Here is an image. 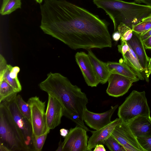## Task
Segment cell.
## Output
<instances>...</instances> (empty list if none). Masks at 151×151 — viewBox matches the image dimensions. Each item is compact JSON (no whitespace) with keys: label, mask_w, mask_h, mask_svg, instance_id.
I'll use <instances>...</instances> for the list:
<instances>
[{"label":"cell","mask_w":151,"mask_h":151,"mask_svg":"<svg viewBox=\"0 0 151 151\" xmlns=\"http://www.w3.org/2000/svg\"><path fill=\"white\" fill-rule=\"evenodd\" d=\"M107 67L111 73L116 74L139 81L137 75L123 60L119 63L108 62Z\"/></svg>","instance_id":"19"},{"label":"cell","mask_w":151,"mask_h":151,"mask_svg":"<svg viewBox=\"0 0 151 151\" xmlns=\"http://www.w3.org/2000/svg\"><path fill=\"white\" fill-rule=\"evenodd\" d=\"M122 56L123 61L136 74L139 80H145L146 81V77L144 70L130 46L129 50Z\"/></svg>","instance_id":"17"},{"label":"cell","mask_w":151,"mask_h":151,"mask_svg":"<svg viewBox=\"0 0 151 151\" xmlns=\"http://www.w3.org/2000/svg\"><path fill=\"white\" fill-rule=\"evenodd\" d=\"M118 106H113L104 113H96L88 110L86 108L83 114L84 121L90 128L96 130H99L109 124L111 117Z\"/></svg>","instance_id":"12"},{"label":"cell","mask_w":151,"mask_h":151,"mask_svg":"<svg viewBox=\"0 0 151 151\" xmlns=\"http://www.w3.org/2000/svg\"><path fill=\"white\" fill-rule=\"evenodd\" d=\"M87 132L77 125L71 128L63 142V151H90L88 146Z\"/></svg>","instance_id":"8"},{"label":"cell","mask_w":151,"mask_h":151,"mask_svg":"<svg viewBox=\"0 0 151 151\" xmlns=\"http://www.w3.org/2000/svg\"><path fill=\"white\" fill-rule=\"evenodd\" d=\"M139 35L142 40L143 42L151 36V29Z\"/></svg>","instance_id":"32"},{"label":"cell","mask_w":151,"mask_h":151,"mask_svg":"<svg viewBox=\"0 0 151 151\" xmlns=\"http://www.w3.org/2000/svg\"><path fill=\"white\" fill-rule=\"evenodd\" d=\"M97 7L103 9L112 21L114 32L123 24L132 28L151 14V6L122 0H93Z\"/></svg>","instance_id":"3"},{"label":"cell","mask_w":151,"mask_h":151,"mask_svg":"<svg viewBox=\"0 0 151 151\" xmlns=\"http://www.w3.org/2000/svg\"><path fill=\"white\" fill-rule=\"evenodd\" d=\"M122 121L119 118H116L103 128L91 131L92 135L88 141V147L90 151L98 145L104 144L105 141L111 135L116 126Z\"/></svg>","instance_id":"14"},{"label":"cell","mask_w":151,"mask_h":151,"mask_svg":"<svg viewBox=\"0 0 151 151\" xmlns=\"http://www.w3.org/2000/svg\"><path fill=\"white\" fill-rule=\"evenodd\" d=\"M142 21H147L151 22V14L146 18L143 19Z\"/></svg>","instance_id":"39"},{"label":"cell","mask_w":151,"mask_h":151,"mask_svg":"<svg viewBox=\"0 0 151 151\" xmlns=\"http://www.w3.org/2000/svg\"><path fill=\"white\" fill-rule=\"evenodd\" d=\"M75 58L86 84L91 87H96L100 81L88 54L83 52H78Z\"/></svg>","instance_id":"11"},{"label":"cell","mask_w":151,"mask_h":151,"mask_svg":"<svg viewBox=\"0 0 151 151\" xmlns=\"http://www.w3.org/2000/svg\"><path fill=\"white\" fill-rule=\"evenodd\" d=\"M20 70L18 66L13 67L8 64L6 70L2 76L0 77V80H4L18 92L21 91L22 89L21 85L17 78V75Z\"/></svg>","instance_id":"20"},{"label":"cell","mask_w":151,"mask_h":151,"mask_svg":"<svg viewBox=\"0 0 151 151\" xmlns=\"http://www.w3.org/2000/svg\"><path fill=\"white\" fill-rule=\"evenodd\" d=\"M69 131V130L67 129L62 128L60 130V134L62 136L65 138L68 134Z\"/></svg>","instance_id":"37"},{"label":"cell","mask_w":151,"mask_h":151,"mask_svg":"<svg viewBox=\"0 0 151 151\" xmlns=\"http://www.w3.org/2000/svg\"><path fill=\"white\" fill-rule=\"evenodd\" d=\"M127 42L137 56L145 73L150 58L146 54L139 35L133 32L132 37Z\"/></svg>","instance_id":"16"},{"label":"cell","mask_w":151,"mask_h":151,"mask_svg":"<svg viewBox=\"0 0 151 151\" xmlns=\"http://www.w3.org/2000/svg\"><path fill=\"white\" fill-rule=\"evenodd\" d=\"M18 93L17 90L4 80H0V102Z\"/></svg>","instance_id":"22"},{"label":"cell","mask_w":151,"mask_h":151,"mask_svg":"<svg viewBox=\"0 0 151 151\" xmlns=\"http://www.w3.org/2000/svg\"><path fill=\"white\" fill-rule=\"evenodd\" d=\"M143 42L145 49H151V36Z\"/></svg>","instance_id":"33"},{"label":"cell","mask_w":151,"mask_h":151,"mask_svg":"<svg viewBox=\"0 0 151 151\" xmlns=\"http://www.w3.org/2000/svg\"><path fill=\"white\" fill-rule=\"evenodd\" d=\"M150 114L145 91L133 90L119 106L117 115L123 122L128 123L138 116H150Z\"/></svg>","instance_id":"5"},{"label":"cell","mask_w":151,"mask_h":151,"mask_svg":"<svg viewBox=\"0 0 151 151\" xmlns=\"http://www.w3.org/2000/svg\"><path fill=\"white\" fill-rule=\"evenodd\" d=\"M40 9L42 30L71 49L112 47L106 24L87 10L66 0H44Z\"/></svg>","instance_id":"1"},{"label":"cell","mask_w":151,"mask_h":151,"mask_svg":"<svg viewBox=\"0 0 151 151\" xmlns=\"http://www.w3.org/2000/svg\"><path fill=\"white\" fill-rule=\"evenodd\" d=\"M50 130L47 129L44 134L37 137H33L32 143L33 151H40L42 150Z\"/></svg>","instance_id":"24"},{"label":"cell","mask_w":151,"mask_h":151,"mask_svg":"<svg viewBox=\"0 0 151 151\" xmlns=\"http://www.w3.org/2000/svg\"><path fill=\"white\" fill-rule=\"evenodd\" d=\"M21 0H3L0 9L2 15L11 14L17 9L21 8Z\"/></svg>","instance_id":"21"},{"label":"cell","mask_w":151,"mask_h":151,"mask_svg":"<svg viewBox=\"0 0 151 151\" xmlns=\"http://www.w3.org/2000/svg\"><path fill=\"white\" fill-rule=\"evenodd\" d=\"M38 3H39V4H41L42 1V0H35Z\"/></svg>","instance_id":"40"},{"label":"cell","mask_w":151,"mask_h":151,"mask_svg":"<svg viewBox=\"0 0 151 151\" xmlns=\"http://www.w3.org/2000/svg\"><path fill=\"white\" fill-rule=\"evenodd\" d=\"M0 144L9 151H30L23 134L7 109L0 103Z\"/></svg>","instance_id":"4"},{"label":"cell","mask_w":151,"mask_h":151,"mask_svg":"<svg viewBox=\"0 0 151 151\" xmlns=\"http://www.w3.org/2000/svg\"><path fill=\"white\" fill-rule=\"evenodd\" d=\"M151 73V58H150L145 73L146 77V81L148 82L149 81V77Z\"/></svg>","instance_id":"31"},{"label":"cell","mask_w":151,"mask_h":151,"mask_svg":"<svg viewBox=\"0 0 151 151\" xmlns=\"http://www.w3.org/2000/svg\"><path fill=\"white\" fill-rule=\"evenodd\" d=\"M6 61L4 57L0 55V77H1L6 70L7 65Z\"/></svg>","instance_id":"30"},{"label":"cell","mask_w":151,"mask_h":151,"mask_svg":"<svg viewBox=\"0 0 151 151\" xmlns=\"http://www.w3.org/2000/svg\"><path fill=\"white\" fill-rule=\"evenodd\" d=\"M135 2L140 4L144 3L146 5L151 6V0H134Z\"/></svg>","instance_id":"35"},{"label":"cell","mask_w":151,"mask_h":151,"mask_svg":"<svg viewBox=\"0 0 151 151\" xmlns=\"http://www.w3.org/2000/svg\"><path fill=\"white\" fill-rule=\"evenodd\" d=\"M116 31L120 33L121 40H129L132 37L133 34L132 29L123 24H121L118 26Z\"/></svg>","instance_id":"25"},{"label":"cell","mask_w":151,"mask_h":151,"mask_svg":"<svg viewBox=\"0 0 151 151\" xmlns=\"http://www.w3.org/2000/svg\"><path fill=\"white\" fill-rule=\"evenodd\" d=\"M127 124L136 137L151 136L150 116H138Z\"/></svg>","instance_id":"15"},{"label":"cell","mask_w":151,"mask_h":151,"mask_svg":"<svg viewBox=\"0 0 151 151\" xmlns=\"http://www.w3.org/2000/svg\"><path fill=\"white\" fill-rule=\"evenodd\" d=\"M40 88L57 99L62 105L63 116L87 131L83 116L88 99L80 88L59 73L50 72L39 85Z\"/></svg>","instance_id":"2"},{"label":"cell","mask_w":151,"mask_h":151,"mask_svg":"<svg viewBox=\"0 0 151 151\" xmlns=\"http://www.w3.org/2000/svg\"><path fill=\"white\" fill-rule=\"evenodd\" d=\"M48 101L46 111L47 130L53 129L60 124L63 116V106L55 98L48 95Z\"/></svg>","instance_id":"13"},{"label":"cell","mask_w":151,"mask_h":151,"mask_svg":"<svg viewBox=\"0 0 151 151\" xmlns=\"http://www.w3.org/2000/svg\"><path fill=\"white\" fill-rule=\"evenodd\" d=\"M17 93L8 97L0 103L2 104L7 109L14 121L20 130L26 144L31 151H33L31 124L19 109L16 101Z\"/></svg>","instance_id":"6"},{"label":"cell","mask_w":151,"mask_h":151,"mask_svg":"<svg viewBox=\"0 0 151 151\" xmlns=\"http://www.w3.org/2000/svg\"><path fill=\"white\" fill-rule=\"evenodd\" d=\"M56 151H63V144L61 139H60V141L59 142L58 146L57 149L56 150Z\"/></svg>","instance_id":"38"},{"label":"cell","mask_w":151,"mask_h":151,"mask_svg":"<svg viewBox=\"0 0 151 151\" xmlns=\"http://www.w3.org/2000/svg\"><path fill=\"white\" fill-rule=\"evenodd\" d=\"M104 144L111 151H125L123 146L111 135L106 140Z\"/></svg>","instance_id":"26"},{"label":"cell","mask_w":151,"mask_h":151,"mask_svg":"<svg viewBox=\"0 0 151 151\" xmlns=\"http://www.w3.org/2000/svg\"><path fill=\"white\" fill-rule=\"evenodd\" d=\"M27 102L31 109L33 137H37L44 134L47 130L45 111L46 102L41 101L37 96L30 98Z\"/></svg>","instance_id":"7"},{"label":"cell","mask_w":151,"mask_h":151,"mask_svg":"<svg viewBox=\"0 0 151 151\" xmlns=\"http://www.w3.org/2000/svg\"><path fill=\"white\" fill-rule=\"evenodd\" d=\"M87 50L88 54L99 79L100 83L102 84L105 83L108 81L111 74L106 63L104 62L98 58L91 49Z\"/></svg>","instance_id":"18"},{"label":"cell","mask_w":151,"mask_h":151,"mask_svg":"<svg viewBox=\"0 0 151 151\" xmlns=\"http://www.w3.org/2000/svg\"><path fill=\"white\" fill-rule=\"evenodd\" d=\"M94 151H105L106 150L103 144H99L94 147Z\"/></svg>","instance_id":"36"},{"label":"cell","mask_w":151,"mask_h":151,"mask_svg":"<svg viewBox=\"0 0 151 151\" xmlns=\"http://www.w3.org/2000/svg\"><path fill=\"white\" fill-rule=\"evenodd\" d=\"M151 29V22L142 21L134 25L132 29L134 32L138 34L145 32Z\"/></svg>","instance_id":"27"},{"label":"cell","mask_w":151,"mask_h":151,"mask_svg":"<svg viewBox=\"0 0 151 151\" xmlns=\"http://www.w3.org/2000/svg\"><path fill=\"white\" fill-rule=\"evenodd\" d=\"M137 138L139 145L145 151H151V136Z\"/></svg>","instance_id":"28"},{"label":"cell","mask_w":151,"mask_h":151,"mask_svg":"<svg viewBox=\"0 0 151 151\" xmlns=\"http://www.w3.org/2000/svg\"><path fill=\"white\" fill-rule=\"evenodd\" d=\"M119 52L121 53L122 55H124L129 49V46L127 41L121 40V44L117 46Z\"/></svg>","instance_id":"29"},{"label":"cell","mask_w":151,"mask_h":151,"mask_svg":"<svg viewBox=\"0 0 151 151\" xmlns=\"http://www.w3.org/2000/svg\"><path fill=\"white\" fill-rule=\"evenodd\" d=\"M111 135L123 146L125 151H145L128 124L122 121L116 126Z\"/></svg>","instance_id":"9"},{"label":"cell","mask_w":151,"mask_h":151,"mask_svg":"<svg viewBox=\"0 0 151 151\" xmlns=\"http://www.w3.org/2000/svg\"><path fill=\"white\" fill-rule=\"evenodd\" d=\"M121 38L120 33L118 31L114 32L112 35L113 40L115 41H118Z\"/></svg>","instance_id":"34"},{"label":"cell","mask_w":151,"mask_h":151,"mask_svg":"<svg viewBox=\"0 0 151 151\" xmlns=\"http://www.w3.org/2000/svg\"><path fill=\"white\" fill-rule=\"evenodd\" d=\"M138 81L118 74L111 73L108 80L106 93L114 97L122 96L128 92L133 83Z\"/></svg>","instance_id":"10"},{"label":"cell","mask_w":151,"mask_h":151,"mask_svg":"<svg viewBox=\"0 0 151 151\" xmlns=\"http://www.w3.org/2000/svg\"><path fill=\"white\" fill-rule=\"evenodd\" d=\"M16 101L21 113L31 124V109L29 104L25 102L19 94L17 96Z\"/></svg>","instance_id":"23"}]
</instances>
